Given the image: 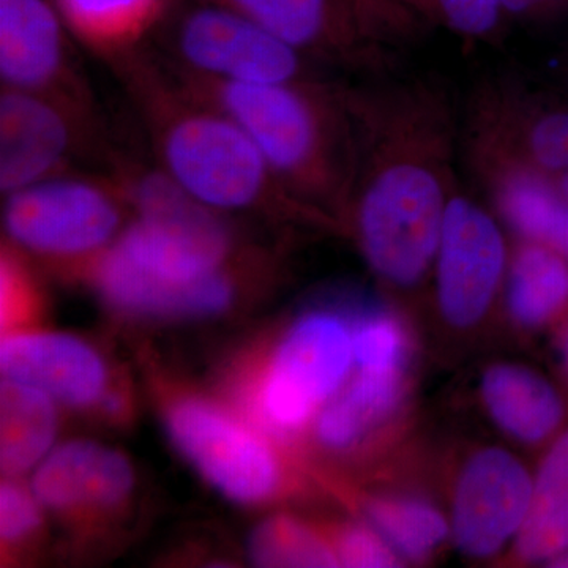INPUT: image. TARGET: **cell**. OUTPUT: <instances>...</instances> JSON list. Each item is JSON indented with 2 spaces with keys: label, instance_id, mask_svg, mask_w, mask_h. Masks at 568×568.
Listing matches in <instances>:
<instances>
[{
  "label": "cell",
  "instance_id": "cell-1",
  "mask_svg": "<svg viewBox=\"0 0 568 568\" xmlns=\"http://www.w3.org/2000/svg\"><path fill=\"white\" fill-rule=\"evenodd\" d=\"M351 104L357 159L343 216L376 275L414 286L435 263L454 194L457 112L429 80L351 88Z\"/></svg>",
  "mask_w": 568,
  "mask_h": 568
},
{
  "label": "cell",
  "instance_id": "cell-2",
  "mask_svg": "<svg viewBox=\"0 0 568 568\" xmlns=\"http://www.w3.org/2000/svg\"><path fill=\"white\" fill-rule=\"evenodd\" d=\"M106 65L140 119L151 159L194 200L223 215L260 212L331 220L295 200L250 134L230 114L190 92L151 48Z\"/></svg>",
  "mask_w": 568,
  "mask_h": 568
},
{
  "label": "cell",
  "instance_id": "cell-3",
  "mask_svg": "<svg viewBox=\"0 0 568 568\" xmlns=\"http://www.w3.org/2000/svg\"><path fill=\"white\" fill-rule=\"evenodd\" d=\"M173 74L250 134L295 200L342 219L357 159L351 85L323 74L278 84H230Z\"/></svg>",
  "mask_w": 568,
  "mask_h": 568
},
{
  "label": "cell",
  "instance_id": "cell-4",
  "mask_svg": "<svg viewBox=\"0 0 568 568\" xmlns=\"http://www.w3.org/2000/svg\"><path fill=\"white\" fill-rule=\"evenodd\" d=\"M7 241L21 252L74 265H92L133 222L121 186L104 170H74L3 196Z\"/></svg>",
  "mask_w": 568,
  "mask_h": 568
},
{
  "label": "cell",
  "instance_id": "cell-5",
  "mask_svg": "<svg viewBox=\"0 0 568 568\" xmlns=\"http://www.w3.org/2000/svg\"><path fill=\"white\" fill-rule=\"evenodd\" d=\"M175 73L230 84H278L320 77L286 41L209 0H178L148 44Z\"/></svg>",
  "mask_w": 568,
  "mask_h": 568
},
{
  "label": "cell",
  "instance_id": "cell-6",
  "mask_svg": "<svg viewBox=\"0 0 568 568\" xmlns=\"http://www.w3.org/2000/svg\"><path fill=\"white\" fill-rule=\"evenodd\" d=\"M459 140L477 174L493 168L528 171L568 203V100L514 82L487 84L474 97Z\"/></svg>",
  "mask_w": 568,
  "mask_h": 568
},
{
  "label": "cell",
  "instance_id": "cell-7",
  "mask_svg": "<svg viewBox=\"0 0 568 568\" xmlns=\"http://www.w3.org/2000/svg\"><path fill=\"white\" fill-rule=\"evenodd\" d=\"M112 142L102 114L40 93L0 88L2 196L81 170L104 168Z\"/></svg>",
  "mask_w": 568,
  "mask_h": 568
},
{
  "label": "cell",
  "instance_id": "cell-8",
  "mask_svg": "<svg viewBox=\"0 0 568 568\" xmlns=\"http://www.w3.org/2000/svg\"><path fill=\"white\" fill-rule=\"evenodd\" d=\"M353 334L342 317L310 313L284 336L254 394L261 422L294 433L345 381L353 361Z\"/></svg>",
  "mask_w": 568,
  "mask_h": 568
},
{
  "label": "cell",
  "instance_id": "cell-9",
  "mask_svg": "<svg viewBox=\"0 0 568 568\" xmlns=\"http://www.w3.org/2000/svg\"><path fill=\"white\" fill-rule=\"evenodd\" d=\"M77 44L54 0H0V88L100 114Z\"/></svg>",
  "mask_w": 568,
  "mask_h": 568
},
{
  "label": "cell",
  "instance_id": "cell-10",
  "mask_svg": "<svg viewBox=\"0 0 568 568\" xmlns=\"http://www.w3.org/2000/svg\"><path fill=\"white\" fill-rule=\"evenodd\" d=\"M175 446L213 487L237 503H263L282 484V466L271 446L222 407L185 398L168 410Z\"/></svg>",
  "mask_w": 568,
  "mask_h": 568
},
{
  "label": "cell",
  "instance_id": "cell-11",
  "mask_svg": "<svg viewBox=\"0 0 568 568\" xmlns=\"http://www.w3.org/2000/svg\"><path fill=\"white\" fill-rule=\"evenodd\" d=\"M435 263L444 316L455 325L477 323L506 272L507 246L499 224L476 201L452 194Z\"/></svg>",
  "mask_w": 568,
  "mask_h": 568
},
{
  "label": "cell",
  "instance_id": "cell-12",
  "mask_svg": "<svg viewBox=\"0 0 568 568\" xmlns=\"http://www.w3.org/2000/svg\"><path fill=\"white\" fill-rule=\"evenodd\" d=\"M237 11L317 65L383 71L388 52L351 0H209Z\"/></svg>",
  "mask_w": 568,
  "mask_h": 568
},
{
  "label": "cell",
  "instance_id": "cell-13",
  "mask_svg": "<svg viewBox=\"0 0 568 568\" xmlns=\"http://www.w3.org/2000/svg\"><path fill=\"white\" fill-rule=\"evenodd\" d=\"M534 484L514 455L485 448L469 459L457 485L454 534L466 555L485 558L521 530Z\"/></svg>",
  "mask_w": 568,
  "mask_h": 568
},
{
  "label": "cell",
  "instance_id": "cell-14",
  "mask_svg": "<svg viewBox=\"0 0 568 568\" xmlns=\"http://www.w3.org/2000/svg\"><path fill=\"white\" fill-rule=\"evenodd\" d=\"M6 379L26 384L73 407L100 405L106 396V366L81 339L59 334H13L2 339Z\"/></svg>",
  "mask_w": 568,
  "mask_h": 568
},
{
  "label": "cell",
  "instance_id": "cell-15",
  "mask_svg": "<svg viewBox=\"0 0 568 568\" xmlns=\"http://www.w3.org/2000/svg\"><path fill=\"white\" fill-rule=\"evenodd\" d=\"M133 481L132 465L122 454L91 440H73L41 463L32 491L54 510H106L129 497Z\"/></svg>",
  "mask_w": 568,
  "mask_h": 568
},
{
  "label": "cell",
  "instance_id": "cell-16",
  "mask_svg": "<svg viewBox=\"0 0 568 568\" xmlns=\"http://www.w3.org/2000/svg\"><path fill=\"white\" fill-rule=\"evenodd\" d=\"M74 39L104 63L141 50L178 0H54Z\"/></svg>",
  "mask_w": 568,
  "mask_h": 568
},
{
  "label": "cell",
  "instance_id": "cell-17",
  "mask_svg": "<svg viewBox=\"0 0 568 568\" xmlns=\"http://www.w3.org/2000/svg\"><path fill=\"white\" fill-rule=\"evenodd\" d=\"M481 392L500 428L525 443L545 439L562 420L558 392L525 366H493L484 377Z\"/></svg>",
  "mask_w": 568,
  "mask_h": 568
},
{
  "label": "cell",
  "instance_id": "cell-18",
  "mask_svg": "<svg viewBox=\"0 0 568 568\" xmlns=\"http://www.w3.org/2000/svg\"><path fill=\"white\" fill-rule=\"evenodd\" d=\"M58 432L52 398L39 388L3 381L0 390V463L3 474L18 476L50 450Z\"/></svg>",
  "mask_w": 568,
  "mask_h": 568
},
{
  "label": "cell",
  "instance_id": "cell-19",
  "mask_svg": "<svg viewBox=\"0 0 568 568\" xmlns=\"http://www.w3.org/2000/svg\"><path fill=\"white\" fill-rule=\"evenodd\" d=\"M568 549V432L545 458L525 525L518 532L523 559L548 560Z\"/></svg>",
  "mask_w": 568,
  "mask_h": 568
},
{
  "label": "cell",
  "instance_id": "cell-20",
  "mask_svg": "<svg viewBox=\"0 0 568 568\" xmlns=\"http://www.w3.org/2000/svg\"><path fill=\"white\" fill-rule=\"evenodd\" d=\"M511 316L525 325H540L568 304V261L552 246L525 241L511 260L507 282Z\"/></svg>",
  "mask_w": 568,
  "mask_h": 568
},
{
  "label": "cell",
  "instance_id": "cell-21",
  "mask_svg": "<svg viewBox=\"0 0 568 568\" xmlns=\"http://www.w3.org/2000/svg\"><path fill=\"white\" fill-rule=\"evenodd\" d=\"M402 396V372H362L336 396L317 420L321 444L328 448L353 447L375 425L387 418Z\"/></svg>",
  "mask_w": 568,
  "mask_h": 568
},
{
  "label": "cell",
  "instance_id": "cell-22",
  "mask_svg": "<svg viewBox=\"0 0 568 568\" xmlns=\"http://www.w3.org/2000/svg\"><path fill=\"white\" fill-rule=\"evenodd\" d=\"M369 517L379 532L409 559H424L446 540V519L420 499L373 500Z\"/></svg>",
  "mask_w": 568,
  "mask_h": 568
},
{
  "label": "cell",
  "instance_id": "cell-23",
  "mask_svg": "<svg viewBox=\"0 0 568 568\" xmlns=\"http://www.w3.org/2000/svg\"><path fill=\"white\" fill-rule=\"evenodd\" d=\"M250 556L263 567H335L336 551L308 526L290 517H274L254 530Z\"/></svg>",
  "mask_w": 568,
  "mask_h": 568
},
{
  "label": "cell",
  "instance_id": "cell-24",
  "mask_svg": "<svg viewBox=\"0 0 568 568\" xmlns=\"http://www.w3.org/2000/svg\"><path fill=\"white\" fill-rule=\"evenodd\" d=\"M399 3H409L418 13L469 40H488L499 31L506 17L499 0H399ZM383 6L386 10V0Z\"/></svg>",
  "mask_w": 568,
  "mask_h": 568
},
{
  "label": "cell",
  "instance_id": "cell-25",
  "mask_svg": "<svg viewBox=\"0 0 568 568\" xmlns=\"http://www.w3.org/2000/svg\"><path fill=\"white\" fill-rule=\"evenodd\" d=\"M405 353V334L394 317L375 313L355 324L353 354L362 372H402Z\"/></svg>",
  "mask_w": 568,
  "mask_h": 568
},
{
  "label": "cell",
  "instance_id": "cell-26",
  "mask_svg": "<svg viewBox=\"0 0 568 568\" xmlns=\"http://www.w3.org/2000/svg\"><path fill=\"white\" fill-rule=\"evenodd\" d=\"M33 493V491H32ZM13 481L0 489V537L3 544H20L41 525L39 499Z\"/></svg>",
  "mask_w": 568,
  "mask_h": 568
},
{
  "label": "cell",
  "instance_id": "cell-27",
  "mask_svg": "<svg viewBox=\"0 0 568 568\" xmlns=\"http://www.w3.org/2000/svg\"><path fill=\"white\" fill-rule=\"evenodd\" d=\"M336 558L346 567H394L396 558L386 541L366 528H347L336 544Z\"/></svg>",
  "mask_w": 568,
  "mask_h": 568
},
{
  "label": "cell",
  "instance_id": "cell-28",
  "mask_svg": "<svg viewBox=\"0 0 568 568\" xmlns=\"http://www.w3.org/2000/svg\"><path fill=\"white\" fill-rule=\"evenodd\" d=\"M506 14L515 17H538L558 9L566 0H499Z\"/></svg>",
  "mask_w": 568,
  "mask_h": 568
},
{
  "label": "cell",
  "instance_id": "cell-29",
  "mask_svg": "<svg viewBox=\"0 0 568 568\" xmlns=\"http://www.w3.org/2000/svg\"><path fill=\"white\" fill-rule=\"evenodd\" d=\"M548 245L558 250V252L568 261V204L564 207V211L560 212L558 222L555 224V230H552L551 237H549Z\"/></svg>",
  "mask_w": 568,
  "mask_h": 568
},
{
  "label": "cell",
  "instance_id": "cell-30",
  "mask_svg": "<svg viewBox=\"0 0 568 568\" xmlns=\"http://www.w3.org/2000/svg\"><path fill=\"white\" fill-rule=\"evenodd\" d=\"M351 2L354 3L355 10H357L358 17L362 20V14H364L366 6H368V0H351Z\"/></svg>",
  "mask_w": 568,
  "mask_h": 568
},
{
  "label": "cell",
  "instance_id": "cell-31",
  "mask_svg": "<svg viewBox=\"0 0 568 568\" xmlns=\"http://www.w3.org/2000/svg\"><path fill=\"white\" fill-rule=\"evenodd\" d=\"M552 562H556L555 566L568 567V549L562 555H559L558 558L552 559Z\"/></svg>",
  "mask_w": 568,
  "mask_h": 568
},
{
  "label": "cell",
  "instance_id": "cell-32",
  "mask_svg": "<svg viewBox=\"0 0 568 568\" xmlns=\"http://www.w3.org/2000/svg\"><path fill=\"white\" fill-rule=\"evenodd\" d=\"M562 354H564V362H566V365L568 368V331H567L566 336H564Z\"/></svg>",
  "mask_w": 568,
  "mask_h": 568
}]
</instances>
